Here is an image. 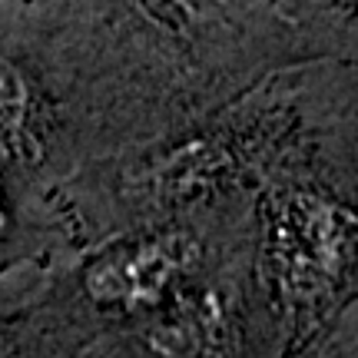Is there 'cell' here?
Returning <instances> with one entry per match:
<instances>
[{
  "label": "cell",
  "mask_w": 358,
  "mask_h": 358,
  "mask_svg": "<svg viewBox=\"0 0 358 358\" xmlns=\"http://www.w3.org/2000/svg\"><path fill=\"white\" fill-rule=\"evenodd\" d=\"M173 266L176 256L166 245H136L116 259H106L103 266L96 262L93 285L100 289L96 295L106 299H150L169 279Z\"/></svg>",
  "instance_id": "obj_1"
},
{
  "label": "cell",
  "mask_w": 358,
  "mask_h": 358,
  "mask_svg": "<svg viewBox=\"0 0 358 358\" xmlns=\"http://www.w3.org/2000/svg\"><path fill=\"white\" fill-rule=\"evenodd\" d=\"M0 222H3V216H0Z\"/></svg>",
  "instance_id": "obj_2"
}]
</instances>
